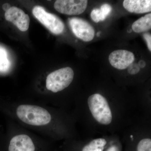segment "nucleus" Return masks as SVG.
Here are the masks:
<instances>
[{
  "mask_svg": "<svg viewBox=\"0 0 151 151\" xmlns=\"http://www.w3.org/2000/svg\"><path fill=\"white\" fill-rule=\"evenodd\" d=\"M9 113L22 127L47 140L54 138L57 131L56 113L50 105L38 102H14Z\"/></svg>",
  "mask_w": 151,
  "mask_h": 151,
  "instance_id": "1",
  "label": "nucleus"
},
{
  "mask_svg": "<svg viewBox=\"0 0 151 151\" xmlns=\"http://www.w3.org/2000/svg\"><path fill=\"white\" fill-rule=\"evenodd\" d=\"M10 130L9 137L3 151H47L51 148L49 140L14 121Z\"/></svg>",
  "mask_w": 151,
  "mask_h": 151,
  "instance_id": "2",
  "label": "nucleus"
},
{
  "mask_svg": "<svg viewBox=\"0 0 151 151\" xmlns=\"http://www.w3.org/2000/svg\"><path fill=\"white\" fill-rule=\"evenodd\" d=\"M74 71L69 67L60 68L47 76L45 87L48 92L56 93L67 88L74 78Z\"/></svg>",
  "mask_w": 151,
  "mask_h": 151,
  "instance_id": "3",
  "label": "nucleus"
},
{
  "mask_svg": "<svg viewBox=\"0 0 151 151\" xmlns=\"http://www.w3.org/2000/svg\"><path fill=\"white\" fill-rule=\"evenodd\" d=\"M88 104L92 116L98 123L105 125L111 124L112 112L105 97L98 93L92 94L88 98Z\"/></svg>",
  "mask_w": 151,
  "mask_h": 151,
  "instance_id": "4",
  "label": "nucleus"
},
{
  "mask_svg": "<svg viewBox=\"0 0 151 151\" xmlns=\"http://www.w3.org/2000/svg\"><path fill=\"white\" fill-rule=\"evenodd\" d=\"M34 16L52 33L60 35L65 28L62 21L55 15L47 12L40 6H36L33 9Z\"/></svg>",
  "mask_w": 151,
  "mask_h": 151,
  "instance_id": "5",
  "label": "nucleus"
},
{
  "mask_svg": "<svg viewBox=\"0 0 151 151\" xmlns=\"http://www.w3.org/2000/svg\"><path fill=\"white\" fill-rule=\"evenodd\" d=\"M86 0H57L54 8L60 13L68 15H77L83 13L87 7Z\"/></svg>",
  "mask_w": 151,
  "mask_h": 151,
  "instance_id": "6",
  "label": "nucleus"
},
{
  "mask_svg": "<svg viewBox=\"0 0 151 151\" xmlns=\"http://www.w3.org/2000/svg\"><path fill=\"white\" fill-rule=\"evenodd\" d=\"M69 26L74 35L84 42L91 41L95 35L94 27L83 19L72 18L68 20Z\"/></svg>",
  "mask_w": 151,
  "mask_h": 151,
  "instance_id": "7",
  "label": "nucleus"
},
{
  "mask_svg": "<svg viewBox=\"0 0 151 151\" xmlns=\"http://www.w3.org/2000/svg\"><path fill=\"white\" fill-rule=\"evenodd\" d=\"M6 20L12 23L20 30L25 32L28 29L30 19L21 9L16 6L11 7L4 15Z\"/></svg>",
  "mask_w": 151,
  "mask_h": 151,
  "instance_id": "8",
  "label": "nucleus"
},
{
  "mask_svg": "<svg viewBox=\"0 0 151 151\" xmlns=\"http://www.w3.org/2000/svg\"><path fill=\"white\" fill-rule=\"evenodd\" d=\"M135 60V55L132 52L125 50H118L112 52L109 56V61L112 66L119 70H124Z\"/></svg>",
  "mask_w": 151,
  "mask_h": 151,
  "instance_id": "9",
  "label": "nucleus"
},
{
  "mask_svg": "<svg viewBox=\"0 0 151 151\" xmlns=\"http://www.w3.org/2000/svg\"><path fill=\"white\" fill-rule=\"evenodd\" d=\"M123 4L129 12L144 14L151 11V0H125Z\"/></svg>",
  "mask_w": 151,
  "mask_h": 151,
  "instance_id": "10",
  "label": "nucleus"
},
{
  "mask_svg": "<svg viewBox=\"0 0 151 151\" xmlns=\"http://www.w3.org/2000/svg\"><path fill=\"white\" fill-rule=\"evenodd\" d=\"M151 28V14H146L135 21L132 29L135 32L142 33L148 31Z\"/></svg>",
  "mask_w": 151,
  "mask_h": 151,
  "instance_id": "11",
  "label": "nucleus"
},
{
  "mask_svg": "<svg viewBox=\"0 0 151 151\" xmlns=\"http://www.w3.org/2000/svg\"><path fill=\"white\" fill-rule=\"evenodd\" d=\"M107 142L103 138L95 139L84 146L82 151H103Z\"/></svg>",
  "mask_w": 151,
  "mask_h": 151,
  "instance_id": "12",
  "label": "nucleus"
},
{
  "mask_svg": "<svg viewBox=\"0 0 151 151\" xmlns=\"http://www.w3.org/2000/svg\"><path fill=\"white\" fill-rule=\"evenodd\" d=\"M137 151H151V139L141 140L137 145Z\"/></svg>",
  "mask_w": 151,
  "mask_h": 151,
  "instance_id": "13",
  "label": "nucleus"
},
{
  "mask_svg": "<svg viewBox=\"0 0 151 151\" xmlns=\"http://www.w3.org/2000/svg\"><path fill=\"white\" fill-rule=\"evenodd\" d=\"M100 10L101 21H103L105 20L106 17L111 13L112 10V8L108 4H104L101 6Z\"/></svg>",
  "mask_w": 151,
  "mask_h": 151,
  "instance_id": "14",
  "label": "nucleus"
},
{
  "mask_svg": "<svg viewBox=\"0 0 151 151\" xmlns=\"http://www.w3.org/2000/svg\"><path fill=\"white\" fill-rule=\"evenodd\" d=\"M91 17L92 20L95 22L98 23L101 21L100 9H93L91 13Z\"/></svg>",
  "mask_w": 151,
  "mask_h": 151,
  "instance_id": "15",
  "label": "nucleus"
},
{
  "mask_svg": "<svg viewBox=\"0 0 151 151\" xmlns=\"http://www.w3.org/2000/svg\"><path fill=\"white\" fill-rule=\"evenodd\" d=\"M128 67V72L132 75H134L139 73L140 70L139 66L137 63H132Z\"/></svg>",
  "mask_w": 151,
  "mask_h": 151,
  "instance_id": "16",
  "label": "nucleus"
},
{
  "mask_svg": "<svg viewBox=\"0 0 151 151\" xmlns=\"http://www.w3.org/2000/svg\"><path fill=\"white\" fill-rule=\"evenodd\" d=\"M143 37L147 42V45L149 50L151 51V35L148 32L145 33L143 35Z\"/></svg>",
  "mask_w": 151,
  "mask_h": 151,
  "instance_id": "17",
  "label": "nucleus"
},
{
  "mask_svg": "<svg viewBox=\"0 0 151 151\" xmlns=\"http://www.w3.org/2000/svg\"><path fill=\"white\" fill-rule=\"evenodd\" d=\"M11 8V6L9 4H4L3 6V9L5 11H7Z\"/></svg>",
  "mask_w": 151,
  "mask_h": 151,
  "instance_id": "18",
  "label": "nucleus"
},
{
  "mask_svg": "<svg viewBox=\"0 0 151 151\" xmlns=\"http://www.w3.org/2000/svg\"><path fill=\"white\" fill-rule=\"evenodd\" d=\"M139 66L141 68H144L145 66L146 63L144 60H141L139 62Z\"/></svg>",
  "mask_w": 151,
  "mask_h": 151,
  "instance_id": "19",
  "label": "nucleus"
},
{
  "mask_svg": "<svg viewBox=\"0 0 151 151\" xmlns=\"http://www.w3.org/2000/svg\"><path fill=\"white\" fill-rule=\"evenodd\" d=\"M100 35V33L98 32L97 33V36H99Z\"/></svg>",
  "mask_w": 151,
  "mask_h": 151,
  "instance_id": "20",
  "label": "nucleus"
}]
</instances>
